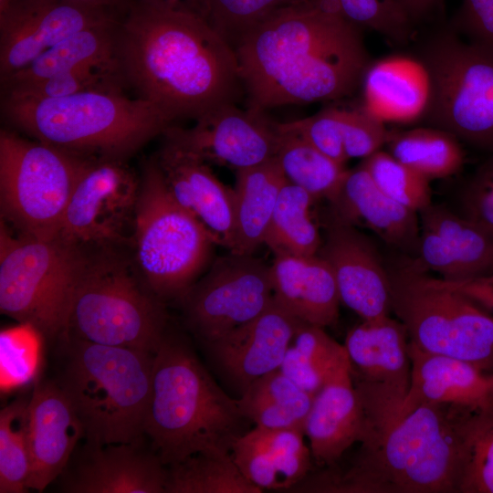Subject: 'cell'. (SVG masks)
Segmentation results:
<instances>
[{
    "label": "cell",
    "mask_w": 493,
    "mask_h": 493,
    "mask_svg": "<svg viewBox=\"0 0 493 493\" xmlns=\"http://www.w3.org/2000/svg\"><path fill=\"white\" fill-rule=\"evenodd\" d=\"M117 59L125 87L171 122L245 95L234 47L194 13L133 0L119 25Z\"/></svg>",
    "instance_id": "obj_1"
},
{
    "label": "cell",
    "mask_w": 493,
    "mask_h": 493,
    "mask_svg": "<svg viewBox=\"0 0 493 493\" xmlns=\"http://www.w3.org/2000/svg\"><path fill=\"white\" fill-rule=\"evenodd\" d=\"M247 109L351 95L372 63L362 31L304 0L282 7L234 46Z\"/></svg>",
    "instance_id": "obj_2"
},
{
    "label": "cell",
    "mask_w": 493,
    "mask_h": 493,
    "mask_svg": "<svg viewBox=\"0 0 493 493\" xmlns=\"http://www.w3.org/2000/svg\"><path fill=\"white\" fill-rule=\"evenodd\" d=\"M460 409L422 404L360 443L343 470L307 476L294 489L331 493H458Z\"/></svg>",
    "instance_id": "obj_3"
},
{
    "label": "cell",
    "mask_w": 493,
    "mask_h": 493,
    "mask_svg": "<svg viewBox=\"0 0 493 493\" xmlns=\"http://www.w3.org/2000/svg\"><path fill=\"white\" fill-rule=\"evenodd\" d=\"M227 395L178 337L165 334L153 356L143 434L165 466L205 450L231 452L246 431Z\"/></svg>",
    "instance_id": "obj_4"
},
{
    "label": "cell",
    "mask_w": 493,
    "mask_h": 493,
    "mask_svg": "<svg viewBox=\"0 0 493 493\" xmlns=\"http://www.w3.org/2000/svg\"><path fill=\"white\" fill-rule=\"evenodd\" d=\"M1 113L36 141L83 157L128 160L172 125L152 103L117 90L42 100L2 99Z\"/></svg>",
    "instance_id": "obj_5"
},
{
    "label": "cell",
    "mask_w": 493,
    "mask_h": 493,
    "mask_svg": "<svg viewBox=\"0 0 493 493\" xmlns=\"http://www.w3.org/2000/svg\"><path fill=\"white\" fill-rule=\"evenodd\" d=\"M57 381L83 428L86 443H136L151 397L153 353L72 337Z\"/></svg>",
    "instance_id": "obj_6"
},
{
    "label": "cell",
    "mask_w": 493,
    "mask_h": 493,
    "mask_svg": "<svg viewBox=\"0 0 493 493\" xmlns=\"http://www.w3.org/2000/svg\"><path fill=\"white\" fill-rule=\"evenodd\" d=\"M166 322L164 302L143 284L133 263L113 248L86 251L64 338L154 354Z\"/></svg>",
    "instance_id": "obj_7"
},
{
    "label": "cell",
    "mask_w": 493,
    "mask_h": 493,
    "mask_svg": "<svg viewBox=\"0 0 493 493\" xmlns=\"http://www.w3.org/2000/svg\"><path fill=\"white\" fill-rule=\"evenodd\" d=\"M415 37L414 58L425 71V122L472 147L493 152V50L438 21Z\"/></svg>",
    "instance_id": "obj_8"
},
{
    "label": "cell",
    "mask_w": 493,
    "mask_h": 493,
    "mask_svg": "<svg viewBox=\"0 0 493 493\" xmlns=\"http://www.w3.org/2000/svg\"><path fill=\"white\" fill-rule=\"evenodd\" d=\"M387 267L392 311L418 349L467 362L493 373V317L412 257Z\"/></svg>",
    "instance_id": "obj_9"
},
{
    "label": "cell",
    "mask_w": 493,
    "mask_h": 493,
    "mask_svg": "<svg viewBox=\"0 0 493 493\" xmlns=\"http://www.w3.org/2000/svg\"><path fill=\"white\" fill-rule=\"evenodd\" d=\"M215 245L204 226L169 193L154 157L144 162L131 246L134 267L162 301L180 299Z\"/></svg>",
    "instance_id": "obj_10"
},
{
    "label": "cell",
    "mask_w": 493,
    "mask_h": 493,
    "mask_svg": "<svg viewBox=\"0 0 493 493\" xmlns=\"http://www.w3.org/2000/svg\"><path fill=\"white\" fill-rule=\"evenodd\" d=\"M86 251L59 238L14 234L1 220L0 310L46 338L65 337Z\"/></svg>",
    "instance_id": "obj_11"
},
{
    "label": "cell",
    "mask_w": 493,
    "mask_h": 493,
    "mask_svg": "<svg viewBox=\"0 0 493 493\" xmlns=\"http://www.w3.org/2000/svg\"><path fill=\"white\" fill-rule=\"evenodd\" d=\"M82 160L1 129V220L29 237L58 238Z\"/></svg>",
    "instance_id": "obj_12"
},
{
    "label": "cell",
    "mask_w": 493,
    "mask_h": 493,
    "mask_svg": "<svg viewBox=\"0 0 493 493\" xmlns=\"http://www.w3.org/2000/svg\"><path fill=\"white\" fill-rule=\"evenodd\" d=\"M140 188L127 160L83 157L58 238L83 250L131 244Z\"/></svg>",
    "instance_id": "obj_13"
},
{
    "label": "cell",
    "mask_w": 493,
    "mask_h": 493,
    "mask_svg": "<svg viewBox=\"0 0 493 493\" xmlns=\"http://www.w3.org/2000/svg\"><path fill=\"white\" fill-rule=\"evenodd\" d=\"M343 345L364 410V440L398 418L411 380L408 333L389 315L362 320L348 331Z\"/></svg>",
    "instance_id": "obj_14"
},
{
    "label": "cell",
    "mask_w": 493,
    "mask_h": 493,
    "mask_svg": "<svg viewBox=\"0 0 493 493\" xmlns=\"http://www.w3.org/2000/svg\"><path fill=\"white\" fill-rule=\"evenodd\" d=\"M180 300L187 325L208 344L272 304L270 266L253 255L231 253L216 259Z\"/></svg>",
    "instance_id": "obj_15"
},
{
    "label": "cell",
    "mask_w": 493,
    "mask_h": 493,
    "mask_svg": "<svg viewBox=\"0 0 493 493\" xmlns=\"http://www.w3.org/2000/svg\"><path fill=\"white\" fill-rule=\"evenodd\" d=\"M194 127L170 125L165 135L204 162L236 171L252 167L275 156L277 122L265 111L241 110L236 104L215 109L198 118Z\"/></svg>",
    "instance_id": "obj_16"
},
{
    "label": "cell",
    "mask_w": 493,
    "mask_h": 493,
    "mask_svg": "<svg viewBox=\"0 0 493 493\" xmlns=\"http://www.w3.org/2000/svg\"><path fill=\"white\" fill-rule=\"evenodd\" d=\"M124 15L71 3L12 5L0 16V80L24 68L69 36Z\"/></svg>",
    "instance_id": "obj_17"
},
{
    "label": "cell",
    "mask_w": 493,
    "mask_h": 493,
    "mask_svg": "<svg viewBox=\"0 0 493 493\" xmlns=\"http://www.w3.org/2000/svg\"><path fill=\"white\" fill-rule=\"evenodd\" d=\"M318 255L330 267L341 302L362 320L392 311L387 267L372 241L355 226L332 217Z\"/></svg>",
    "instance_id": "obj_18"
},
{
    "label": "cell",
    "mask_w": 493,
    "mask_h": 493,
    "mask_svg": "<svg viewBox=\"0 0 493 493\" xmlns=\"http://www.w3.org/2000/svg\"><path fill=\"white\" fill-rule=\"evenodd\" d=\"M163 136L154 156L173 198L195 217L216 245L231 250L234 239V190L223 184L208 163Z\"/></svg>",
    "instance_id": "obj_19"
},
{
    "label": "cell",
    "mask_w": 493,
    "mask_h": 493,
    "mask_svg": "<svg viewBox=\"0 0 493 493\" xmlns=\"http://www.w3.org/2000/svg\"><path fill=\"white\" fill-rule=\"evenodd\" d=\"M302 323L274 299L257 317L206 345L242 393L259 377L279 369Z\"/></svg>",
    "instance_id": "obj_20"
},
{
    "label": "cell",
    "mask_w": 493,
    "mask_h": 493,
    "mask_svg": "<svg viewBox=\"0 0 493 493\" xmlns=\"http://www.w3.org/2000/svg\"><path fill=\"white\" fill-rule=\"evenodd\" d=\"M78 463L63 472L68 493H165L167 466L136 443H85ZM61 475V476H62Z\"/></svg>",
    "instance_id": "obj_21"
},
{
    "label": "cell",
    "mask_w": 493,
    "mask_h": 493,
    "mask_svg": "<svg viewBox=\"0 0 493 493\" xmlns=\"http://www.w3.org/2000/svg\"><path fill=\"white\" fill-rule=\"evenodd\" d=\"M80 438H84L82 425L58 383L37 384L27 405V489L42 492L60 477Z\"/></svg>",
    "instance_id": "obj_22"
},
{
    "label": "cell",
    "mask_w": 493,
    "mask_h": 493,
    "mask_svg": "<svg viewBox=\"0 0 493 493\" xmlns=\"http://www.w3.org/2000/svg\"><path fill=\"white\" fill-rule=\"evenodd\" d=\"M330 204L332 217L355 227H365L404 256L417 257L419 213L381 191L361 164L348 170L339 193Z\"/></svg>",
    "instance_id": "obj_23"
},
{
    "label": "cell",
    "mask_w": 493,
    "mask_h": 493,
    "mask_svg": "<svg viewBox=\"0 0 493 493\" xmlns=\"http://www.w3.org/2000/svg\"><path fill=\"white\" fill-rule=\"evenodd\" d=\"M363 406L351 377L350 361L330 376L314 395L303 433L319 465H335L366 435Z\"/></svg>",
    "instance_id": "obj_24"
},
{
    "label": "cell",
    "mask_w": 493,
    "mask_h": 493,
    "mask_svg": "<svg viewBox=\"0 0 493 493\" xmlns=\"http://www.w3.org/2000/svg\"><path fill=\"white\" fill-rule=\"evenodd\" d=\"M408 353L410 386L398 418L428 404L465 410H481L493 405L488 373L462 360L424 351L411 342Z\"/></svg>",
    "instance_id": "obj_25"
},
{
    "label": "cell",
    "mask_w": 493,
    "mask_h": 493,
    "mask_svg": "<svg viewBox=\"0 0 493 493\" xmlns=\"http://www.w3.org/2000/svg\"><path fill=\"white\" fill-rule=\"evenodd\" d=\"M299 429L255 425L233 445L231 454L244 476L263 489H292L309 473L312 456Z\"/></svg>",
    "instance_id": "obj_26"
},
{
    "label": "cell",
    "mask_w": 493,
    "mask_h": 493,
    "mask_svg": "<svg viewBox=\"0 0 493 493\" xmlns=\"http://www.w3.org/2000/svg\"><path fill=\"white\" fill-rule=\"evenodd\" d=\"M275 301L302 322L330 327L341 303L334 274L318 254L275 255L270 265Z\"/></svg>",
    "instance_id": "obj_27"
},
{
    "label": "cell",
    "mask_w": 493,
    "mask_h": 493,
    "mask_svg": "<svg viewBox=\"0 0 493 493\" xmlns=\"http://www.w3.org/2000/svg\"><path fill=\"white\" fill-rule=\"evenodd\" d=\"M288 180L276 157L237 170L231 253L253 255L264 244L277 201Z\"/></svg>",
    "instance_id": "obj_28"
},
{
    "label": "cell",
    "mask_w": 493,
    "mask_h": 493,
    "mask_svg": "<svg viewBox=\"0 0 493 493\" xmlns=\"http://www.w3.org/2000/svg\"><path fill=\"white\" fill-rule=\"evenodd\" d=\"M362 84L363 106L383 121L409 120L424 111L427 81L414 58H391L371 63Z\"/></svg>",
    "instance_id": "obj_29"
},
{
    "label": "cell",
    "mask_w": 493,
    "mask_h": 493,
    "mask_svg": "<svg viewBox=\"0 0 493 493\" xmlns=\"http://www.w3.org/2000/svg\"><path fill=\"white\" fill-rule=\"evenodd\" d=\"M121 18L69 36L24 68L2 80V89L33 82L82 66L119 67L117 35Z\"/></svg>",
    "instance_id": "obj_30"
},
{
    "label": "cell",
    "mask_w": 493,
    "mask_h": 493,
    "mask_svg": "<svg viewBox=\"0 0 493 493\" xmlns=\"http://www.w3.org/2000/svg\"><path fill=\"white\" fill-rule=\"evenodd\" d=\"M313 398L278 369L254 381L237 404L255 425L303 431Z\"/></svg>",
    "instance_id": "obj_31"
},
{
    "label": "cell",
    "mask_w": 493,
    "mask_h": 493,
    "mask_svg": "<svg viewBox=\"0 0 493 493\" xmlns=\"http://www.w3.org/2000/svg\"><path fill=\"white\" fill-rule=\"evenodd\" d=\"M419 218L421 228L436 233L446 242L462 267L466 281L493 277V236L486 229L433 203L419 212Z\"/></svg>",
    "instance_id": "obj_32"
},
{
    "label": "cell",
    "mask_w": 493,
    "mask_h": 493,
    "mask_svg": "<svg viewBox=\"0 0 493 493\" xmlns=\"http://www.w3.org/2000/svg\"><path fill=\"white\" fill-rule=\"evenodd\" d=\"M387 152L430 181L458 173L465 162L460 141L435 127L389 131Z\"/></svg>",
    "instance_id": "obj_33"
},
{
    "label": "cell",
    "mask_w": 493,
    "mask_h": 493,
    "mask_svg": "<svg viewBox=\"0 0 493 493\" xmlns=\"http://www.w3.org/2000/svg\"><path fill=\"white\" fill-rule=\"evenodd\" d=\"M349 362L343 344L324 328L302 323L296 331L279 370L303 390L315 395L325 382Z\"/></svg>",
    "instance_id": "obj_34"
},
{
    "label": "cell",
    "mask_w": 493,
    "mask_h": 493,
    "mask_svg": "<svg viewBox=\"0 0 493 493\" xmlns=\"http://www.w3.org/2000/svg\"><path fill=\"white\" fill-rule=\"evenodd\" d=\"M231 452L205 450L169 465L165 493H260Z\"/></svg>",
    "instance_id": "obj_35"
},
{
    "label": "cell",
    "mask_w": 493,
    "mask_h": 493,
    "mask_svg": "<svg viewBox=\"0 0 493 493\" xmlns=\"http://www.w3.org/2000/svg\"><path fill=\"white\" fill-rule=\"evenodd\" d=\"M278 131L275 157L288 182L303 188L315 199L324 198L330 203L347 174L344 164L328 157L300 136Z\"/></svg>",
    "instance_id": "obj_36"
},
{
    "label": "cell",
    "mask_w": 493,
    "mask_h": 493,
    "mask_svg": "<svg viewBox=\"0 0 493 493\" xmlns=\"http://www.w3.org/2000/svg\"><path fill=\"white\" fill-rule=\"evenodd\" d=\"M316 199L303 188L288 182L282 188L265 236L274 255H317L321 237L310 215Z\"/></svg>",
    "instance_id": "obj_37"
},
{
    "label": "cell",
    "mask_w": 493,
    "mask_h": 493,
    "mask_svg": "<svg viewBox=\"0 0 493 493\" xmlns=\"http://www.w3.org/2000/svg\"><path fill=\"white\" fill-rule=\"evenodd\" d=\"M462 467L458 493H493V405L460 410Z\"/></svg>",
    "instance_id": "obj_38"
},
{
    "label": "cell",
    "mask_w": 493,
    "mask_h": 493,
    "mask_svg": "<svg viewBox=\"0 0 493 493\" xmlns=\"http://www.w3.org/2000/svg\"><path fill=\"white\" fill-rule=\"evenodd\" d=\"M357 28L374 31L395 46L415 40L418 28L395 0H309Z\"/></svg>",
    "instance_id": "obj_39"
},
{
    "label": "cell",
    "mask_w": 493,
    "mask_h": 493,
    "mask_svg": "<svg viewBox=\"0 0 493 493\" xmlns=\"http://www.w3.org/2000/svg\"><path fill=\"white\" fill-rule=\"evenodd\" d=\"M125 87L118 66H82L53 76L2 89V99L42 100L89 90L122 91Z\"/></svg>",
    "instance_id": "obj_40"
},
{
    "label": "cell",
    "mask_w": 493,
    "mask_h": 493,
    "mask_svg": "<svg viewBox=\"0 0 493 493\" xmlns=\"http://www.w3.org/2000/svg\"><path fill=\"white\" fill-rule=\"evenodd\" d=\"M28 400L18 398L0 411V493L28 491Z\"/></svg>",
    "instance_id": "obj_41"
},
{
    "label": "cell",
    "mask_w": 493,
    "mask_h": 493,
    "mask_svg": "<svg viewBox=\"0 0 493 493\" xmlns=\"http://www.w3.org/2000/svg\"><path fill=\"white\" fill-rule=\"evenodd\" d=\"M361 165L381 191L401 205L419 213L432 204L430 180L387 151L373 152Z\"/></svg>",
    "instance_id": "obj_42"
},
{
    "label": "cell",
    "mask_w": 493,
    "mask_h": 493,
    "mask_svg": "<svg viewBox=\"0 0 493 493\" xmlns=\"http://www.w3.org/2000/svg\"><path fill=\"white\" fill-rule=\"evenodd\" d=\"M304 0H206V20L233 47L275 11Z\"/></svg>",
    "instance_id": "obj_43"
},
{
    "label": "cell",
    "mask_w": 493,
    "mask_h": 493,
    "mask_svg": "<svg viewBox=\"0 0 493 493\" xmlns=\"http://www.w3.org/2000/svg\"><path fill=\"white\" fill-rule=\"evenodd\" d=\"M278 130L293 132L332 160L344 164L348 160L341 134L340 108L329 107L300 120L277 122Z\"/></svg>",
    "instance_id": "obj_44"
},
{
    "label": "cell",
    "mask_w": 493,
    "mask_h": 493,
    "mask_svg": "<svg viewBox=\"0 0 493 493\" xmlns=\"http://www.w3.org/2000/svg\"><path fill=\"white\" fill-rule=\"evenodd\" d=\"M340 122L348 159H364L386 142L389 131L383 121L364 106L352 110L340 108Z\"/></svg>",
    "instance_id": "obj_45"
},
{
    "label": "cell",
    "mask_w": 493,
    "mask_h": 493,
    "mask_svg": "<svg viewBox=\"0 0 493 493\" xmlns=\"http://www.w3.org/2000/svg\"><path fill=\"white\" fill-rule=\"evenodd\" d=\"M461 215L493 236V152L477 166L459 193Z\"/></svg>",
    "instance_id": "obj_46"
},
{
    "label": "cell",
    "mask_w": 493,
    "mask_h": 493,
    "mask_svg": "<svg viewBox=\"0 0 493 493\" xmlns=\"http://www.w3.org/2000/svg\"><path fill=\"white\" fill-rule=\"evenodd\" d=\"M33 343V340L20 330L1 331L2 387H16L32 379L36 368V351Z\"/></svg>",
    "instance_id": "obj_47"
},
{
    "label": "cell",
    "mask_w": 493,
    "mask_h": 493,
    "mask_svg": "<svg viewBox=\"0 0 493 493\" xmlns=\"http://www.w3.org/2000/svg\"><path fill=\"white\" fill-rule=\"evenodd\" d=\"M448 23L466 40L493 50V0H462Z\"/></svg>",
    "instance_id": "obj_48"
},
{
    "label": "cell",
    "mask_w": 493,
    "mask_h": 493,
    "mask_svg": "<svg viewBox=\"0 0 493 493\" xmlns=\"http://www.w3.org/2000/svg\"><path fill=\"white\" fill-rule=\"evenodd\" d=\"M410 20L418 28L438 22L444 0H395Z\"/></svg>",
    "instance_id": "obj_49"
},
{
    "label": "cell",
    "mask_w": 493,
    "mask_h": 493,
    "mask_svg": "<svg viewBox=\"0 0 493 493\" xmlns=\"http://www.w3.org/2000/svg\"><path fill=\"white\" fill-rule=\"evenodd\" d=\"M133 0H12L9 7L12 5H37L53 3H71L81 5L107 8L126 14Z\"/></svg>",
    "instance_id": "obj_50"
},
{
    "label": "cell",
    "mask_w": 493,
    "mask_h": 493,
    "mask_svg": "<svg viewBox=\"0 0 493 493\" xmlns=\"http://www.w3.org/2000/svg\"><path fill=\"white\" fill-rule=\"evenodd\" d=\"M460 289L477 303L493 308V277L465 282Z\"/></svg>",
    "instance_id": "obj_51"
},
{
    "label": "cell",
    "mask_w": 493,
    "mask_h": 493,
    "mask_svg": "<svg viewBox=\"0 0 493 493\" xmlns=\"http://www.w3.org/2000/svg\"><path fill=\"white\" fill-rule=\"evenodd\" d=\"M143 3L196 14L206 19V0H138Z\"/></svg>",
    "instance_id": "obj_52"
},
{
    "label": "cell",
    "mask_w": 493,
    "mask_h": 493,
    "mask_svg": "<svg viewBox=\"0 0 493 493\" xmlns=\"http://www.w3.org/2000/svg\"><path fill=\"white\" fill-rule=\"evenodd\" d=\"M12 0H0V15H3L9 7Z\"/></svg>",
    "instance_id": "obj_53"
},
{
    "label": "cell",
    "mask_w": 493,
    "mask_h": 493,
    "mask_svg": "<svg viewBox=\"0 0 493 493\" xmlns=\"http://www.w3.org/2000/svg\"><path fill=\"white\" fill-rule=\"evenodd\" d=\"M489 380H490V394L493 401V373H489Z\"/></svg>",
    "instance_id": "obj_54"
}]
</instances>
